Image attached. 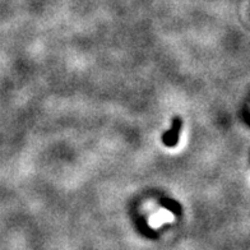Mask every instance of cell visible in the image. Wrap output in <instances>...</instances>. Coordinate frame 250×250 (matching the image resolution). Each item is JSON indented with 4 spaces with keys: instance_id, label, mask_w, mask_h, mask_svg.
I'll use <instances>...</instances> for the list:
<instances>
[{
    "instance_id": "cell-1",
    "label": "cell",
    "mask_w": 250,
    "mask_h": 250,
    "mask_svg": "<svg viewBox=\"0 0 250 250\" xmlns=\"http://www.w3.org/2000/svg\"><path fill=\"white\" fill-rule=\"evenodd\" d=\"M174 220V214L167 210H161L159 212L153 213L152 217L149 218V226L153 229L161 227L163 223L171 222Z\"/></svg>"
},
{
    "instance_id": "cell-2",
    "label": "cell",
    "mask_w": 250,
    "mask_h": 250,
    "mask_svg": "<svg viewBox=\"0 0 250 250\" xmlns=\"http://www.w3.org/2000/svg\"><path fill=\"white\" fill-rule=\"evenodd\" d=\"M180 125H181V122H180L179 118H176L175 123H174V128L170 130V132L166 133L163 135V143L166 145H175L178 139H179V132H180Z\"/></svg>"
}]
</instances>
